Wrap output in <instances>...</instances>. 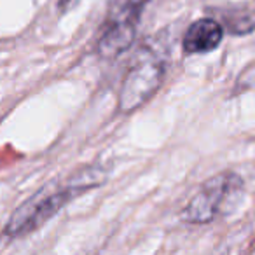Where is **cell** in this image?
I'll use <instances>...</instances> for the list:
<instances>
[{
  "mask_svg": "<svg viewBox=\"0 0 255 255\" xmlns=\"http://www.w3.org/2000/svg\"><path fill=\"white\" fill-rule=\"evenodd\" d=\"M243 189V180L233 171H222L203 184L198 194L182 210V220L187 224H206L226 212V206Z\"/></svg>",
  "mask_w": 255,
  "mask_h": 255,
  "instance_id": "obj_3",
  "label": "cell"
},
{
  "mask_svg": "<svg viewBox=\"0 0 255 255\" xmlns=\"http://www.w3.org/2000/svg\"><path fill=\"white\" fill-rule=\"evenodd\" d=\"M164 79V60L145 47L133 60L119 91V112L129 114L149 102Z\"/></svg>",
  "mask_w": 255,
  "mask_h": 255,
  "instance_id": "obj_2",
  "label": "cell"
},
{
  "mask_svg": "<svg viewBox=\"0 0 255 255\" xmlns=\"http://www.w3.org/2000/svg\"><path fill=\"white\" fill-rule=\"evenodd\" d=\"M105 182V171L100 166H86L58 185H46L14 210L5 227L9 238H21L42 227L65 205L82 192L95 189Z\"/></svg>",
  "mask_w": 255,
  "mask_h": 255,
  "instance_id": "obj_1",
  "label": "cell"
},
{
  "mask_svg": "<svg viewBox=\"0 0 255 255\" xmlns=\"http://www.w3.org/2000/svg\"><path fill=\"white\" fill-rule=\"evenodd\" d=\"M136 26L138 25H103V33L96 46L100 56L112 60L128 51L136 37Z\"/></svg>",
  "mask_w": 255,
  "mask_h": 255,
  "instance_id": "obj_5",
  "label": "cell"
},
{
  "mask_svg": "<svg viewBox=\"0 0 255 255\" xmlns=\"http://www.w3.org/2000/svg\"><path fill=\"white\" fill-rule=\"evenodd\" d=\"M238 91H247V89H255V63L248 65L240 74L236 81Z\"/></svg>",
  "mask_w": 255,
  "mask_h": 255,
  "instance_id": "obj_7",
  "label": "cell"
},
{
  "mask_svg": "<svg viewBox=\"0 0 255 255\" xmlns=\"http://www.w3.org/2000/svg\"><path fill=\"white\" fill-rule=\"evenodd\" d=\"M224 28L212 18L194 21L184 35V51L187 54H201L217 49L222 42Z\"/></svg>",
  "mask_w": 255,
  "mask_h": 255,
  "instance_id": "obj_4",
  "label": "cell"
},
{
  "mask_svg": "<svg viewBox=\"0 0 255 255\" xmlns=\"http://www.w3.org/2000/svg\"><path fill=\"white\" fill-rule=\"evenodd\" d=\"M149 0H112L105 25H138Z\"/></svg>",
  "mask_w": 255,
  "mask_h": 255,
  "instance_id": "obj_6",
  "label": "cell"
},
{
  "mask_svg": "<svg viewBox=\"0 0 255 255\" xmlns=\"http://www.w3.org/2000/svg\"><path fill=\"white\" fill-rule=\"evenodd\" d=\"M79 0H58V7H60V11H67V9H70Z\"/></svg>",
  "mask_w": 255,
  "mask_h": 255,
  "instance_id": "obj_8",
  "label": "cell"
}]
</instances>
